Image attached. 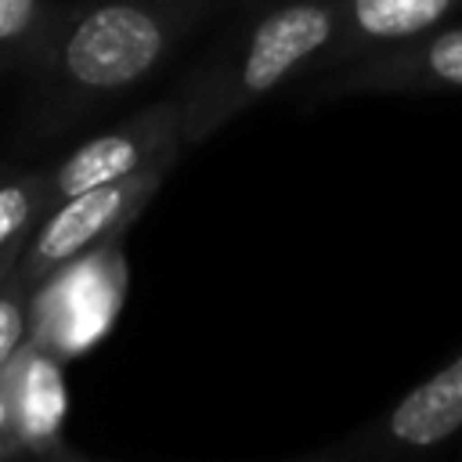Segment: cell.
<instances>
[{
    "label": "cell",
    "instance_id": "obj_1",
    "mask_svg": "<svg viewBox=\"0 0 462 462\" xmlns=\"http://www.w3.org/2000/svg\"><path fill=\"white\" fill-rule=\"evenodd\" d=\"M213 0H76L25 65L22 134L51 141L148 83Z\"/></svg>",
    "mask_w": 462,
    "mask_h": 462
},
{
    "label": "cell",
    "instance_id": "obj_2",
    "mask_svg": "<svg viewBox=\"0 0 462 462\" xmlns=\"http://www.w3.org/2000/svg\"><path fill=\"white\" fill-rule=\"evenodd\" d=\"M339 22L343 0H282L238 25L173 94L184 148L206 144L267 94L314 72L332 51Z\"/></svg>",
    "mask_w": 462,
    "mask_h": 462
},
{
    "label": "cell",
    "instance_id": "obj_3",
    "mask_svg": "<svg viewBox=\"0 0 462 462\" xmlns=\"http://www.w3.org/2000/svg\"><path fill=\"white\" fill-rule=\"evenodd\" d=\"M130 289L123 238L101 242L54 267L29 292V343L72 361L108 336Z\"/></svg>",
    "mask_w": 462,
    "mask_h": 462
},
{
    "label": "cell",
    "instance_id": "obj_4",
    "mask_svg": "<svg viewBox=\"0 0 462 462\" xmlns=\"http://www.w3.org/2000/svg\"><path fill=\"white\" fill-rule=\"evenodd\" d=\"M170 170H173V162H155L141 173L108 180L101 188L79 191L58 206H51L43 213V220L36 224L11 278L25 289H36V282H43L54 267L69 263L72 256H79L101 242L123 238L130 231V224L144 213V206L159 195Z\"/></svg>",
    "mask_w": 462,
    "mask_h": 462
},
{
    "label": "cell",
    "instance_id": "obj_5",
    "mask_svg": "<svg viewBox=\"0 0 462 462\" xmlns=\"http://www.w3.org/2000/svg\"><path fill=\"white\" fill-rule=\"evenodd\" d=\"M462 437V346L386 411L332 444L336 462H433Z\"/></svg>",
    "mask_w": 462,
    "mask_h": 462
},
{
    "label": "cell",
    "instance_id": "obj_6",
    "mask_svg": "<svg viewBox=\"0 0 462 462\" xmlns=\"http://www.w3.org/2000/svg\"><path fill=\"white\" fill-rule=\"evenodd\" d=\"M180 148L184 141H180L177 97L152 101L130 112L126 119L83 137L54 166H43V202L51 209L79 191L101 188L108 180H123L155 162H177Z\"/></svg>",
    "mask_w": 462,
    "mask_h": 462
},
{
    "label": "cell",
    "instance_id": "obj_7",
    "mask_svg": "<svg viewBox=\"0 0 462 462\" xmlns=\"http://www.w3.org/2000/svg\"><path fill=\"white\" fill-rule=\"evenodd\" d=\"M462 90V18L350 58L310 83V101Z\"/></svg>",
    "mask_w": 462,
    "mask_h": 462
},
{
    "label": "cell",
    "instance_id": "obj_8",
    "mask_svg": "<svg viewBox=\"0 0 462 462\" xmlns=\"http://www.w3.org/2000/svg\"><path fill=\"white\" fill-rule=\"evenodd\" d=\"M61 365L65 361L25 339L11 365L0 372L11 404V433L22 458H51L65 448L61 426L69 411V390Z\"/></svg>",
    "mask_w": 462,
    "mask_h": 462
},
{
    "label": "cell",
    "instance_id": "obj_9",
    "mask_svg": "<svg viewBox=\"0 0 462 462\" xmlns=\"http://www.w3.org/2000/svg\"><path fill=\"white\" fill-rule=\"evenodd\" d=\"M462 14V0H343V22L332 51L318 61V72H328L350 58L379 51L386 43L426 32L440 22Z\"/></svg>",
    "mask_w": 462,
    "mask_h": 462
},
{
    "label": "cell",
    "instance_id": "obj_10",
    "mask_svg": "<svg viewBox=\"0 0 462 462\" xmlns=\"http://www.w3.org/2000/svg\"><path fill=\"white\" fill-rule=\"evenodd\" d=\"M43 213V166L14 170L0 162V285L14 274Z\"/></svg>",
    "mask_w": 462,
    "mask_h": 462
},
{
    "label": "cell",
    "instance_id": "obj_11",
    "mask_svg": "<svg viewBox=\"0 0 462 462\" xmlns=\"http://www.w3.org/2000/svg\"><path fill=\"white\" fill-rule=\"evenodd\" d=\"M54 14V0H0V79L7 72H25Z\"/></svg>",
    "mask_w": 462,
    "mask_h": 462
},
{
    "label": "cell",
    "instance_id": "obj_12",
    "mask_svg": "<svg viewBox=\"0 0 462 462\" xmlns=\"http://www.w3.org/2000/svg\"><path fill=\"white\" fill-rule=\"evenodd\" d=\"M29 292L14 278L0 285V372L11 365V357L29 339Z\"/></svg>",
    "mask_w": 462,
    "mask_h": 462
},
{
    "label": "cell",
    "instance_id": "obj_13",
    "mask_svg": "<svg viewBox=\"0 0 462 462\" xmlns=\"http://www.w3.org/2000/svg\"><path fill=\"white\" fill-rule=\"evenodd\" d=\"M0 448H14V433H11V404H7V390H4V375H0ZM22 455V451H18Z\"/></svg>",
    "mask_w": 462,
    "mask_h": 462
},
{
    "label": "cell",
    "instance_id": "obj_14",
    "mask_svg": "<svg viewBox=\"0 0 462 462\" xmlns=\"http://www.w3.org/2000/svg\"><path fill=\"white\" fill-rule=\"evenodd\" d=\"M97 462V458H94ZM292 462H336V455H332V444H325V448H318V451H310V455H303V458H292Z\"/></svg>",
    "mask_w": 462,
    "mask_h": 462
},
{
    "label": "cell",
    "instance_id": "obj_15",
    "mask_svg": "<svg viewBox=\"0 0 462 462\" xmlns=\"http://www.w3.org/2000/svg\"><path fill=\"white\" fill-rule=\"evenodd\" d=\"M43 462H94V458H87V455H79V451H72V448H61L58 455H51V458H43Z\"/></svg>",
    "mask_w": 462,
    "mask_h": 462
},
{
    "label": "cell",
    "instance_id": "obj_16",
    "mask_svg": "<svg viewBox=\"0 0 462 462\" xmlns=\"http://www.w3.org/2000/svg\"><path fill=\"white\" fill-rule=\"evenodd\" d=\"M14 458H22L14 448H0V462H14Z\"/></svg>",
    "mask_w": 462,
    "mask_h": 462
},
{
    "label": "cell",
    "instance_id": "obj_17",
    "mask_svg": "<svg viewBox=\"0 0 462 462\" xmlns=\"http://www.w3.org/2000/svg\"><path fill=\"white\" fill-rule=\"evenodd\" d=\"M32 462H43V458H32Z\"/></svg>",
    "mask_w": 462,
    "mask_h": 462
},
{
    "label": "cell",
    "instance_id": "obj_18",
    "mask_svg": "<svg viewBox=\"0 0 462 462\" xmlns=\"http://www.w3.org/2000/svg\"><path fill=\"white\" fill-rule=\"evenodd\" d=\"M14 462H18V458H14Z\"/></svg>",
    "mask_w": 462,
    "mask_h": 462
}]
</instances>
